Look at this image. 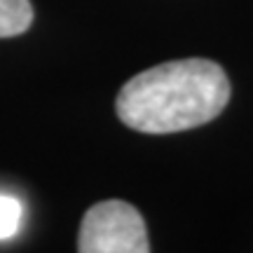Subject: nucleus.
<instances>
[{
    "mask_svg": "<svg viewBox=\"0 0 253 253\" xmlns=\"http://www.w3.org/2000/svg\"><path fill=\"white\" fill-rule=\"evenodd\" d=\"M230 101V80L216 61L178 59L134 75L115 108L129 129L176 134L216 120Z\"/></svg>",
    "mask_w": 253,
    "mask_h": 253,
    "instance_id": "f257e3e1",
    "label": "nucleus"
},
{
    "mask_svg": "<svg viewBox=\"0 0 253 253\" xmlns=\"http://www.w3.org/2000/svg\"><path fill=\"white\" fill-rule=\"evenodd\" d=\"M80 253H148V230L136 207L106 199L89 207L78 237Z\"/></svg>",
    "mask_w": 253,
    "mask_h": 253,
    "instance_id": "f03ea898",
    "label": "nucleus"
},
{
    "mask_svg": "<svg viewBox=\"0 0 253 253\" xmlns=\"http://www.w3.org/2000/svg\"><path fill=\"white\" fill-rule=\"evenodd\" d=\"M33 24L31 0H0V38L26 33Z\"/></svg>",
    "mask_w": 253,
    "mask_h": 253,
    "instance_id": "7ed1b4c3",
    "label": "nucleus"
},
{
    "mask_svg": "<svg viewBox=\"0 0 253 253\" xmlns=\"http://www.w3.org/2000/svg\"><path fill=\"white\" fill-rule=\"evenodd\" d=\"M21 223V204L9 195H0V242L17 235Z\"/></svg>",
    "mask_w": 253,
    "mask_h": 253,
    "instance_id": "20e7f679",
    "label": "nucleus"
}]
</instances>
